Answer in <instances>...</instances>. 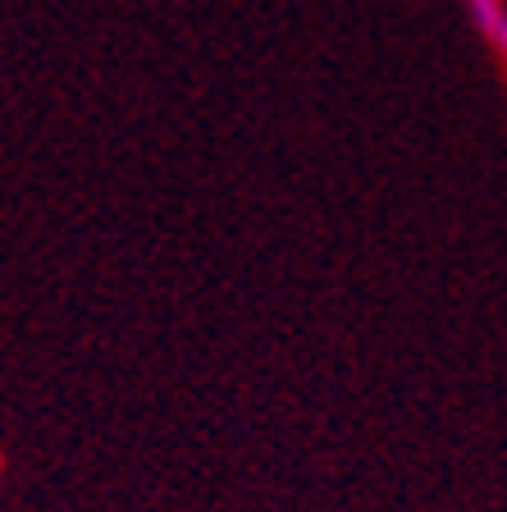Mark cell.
<instances>
[{"instance_id": "obj_1", "label": "cell", "mask_w": 507, "mask_h": 512, "mask_svg": "<svg viewBox=\"0 0 507 512\" xmlns=\"http://www.w3.org/2000/svg\"><path fill=\"white\" fill-rule=\"evenodd\" d=\"M471 19H476L480 37L507 55V0H471Z\"/></svg>"}]
</instances>
